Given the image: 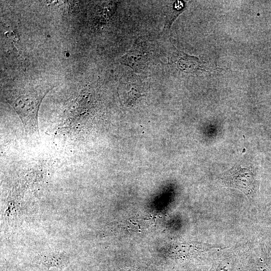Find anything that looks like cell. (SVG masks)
<instances>
[{
	"label": "cell",
	"mask_w": 271,
	"mask_h": 271,
	"mask_svg": "<svg viewBox=\"0 0 271 271\" xmlns=\"http://www.w3.org/2000/svg\"><path fill=\"white\" fill-rule=\"evenodd\" d=\"M50 89H30L12 92L7 102L19 116L27 136H39L38 112L43 98Z\"/></svg>",
	"instance_id": "6da1fadb"
},
{
	"label": "cell",
	"mask_w": 271,
	"mask_h": 271,
	"mask_svg": "<svg viewBox=\"0 0 271 271\" xmlns=\"http://www.w3.org/2000/svg\"><path fill=\"white\" fill-rule=\"evenodd\" d=\"M223 186L239 190L248 199H252L256 191V181L252 170L236 165L222 174L218 178Z\"/></svg>",
	"instance_id": "7a4b0ae2"
},
{
	"label": "cell",
	"mask_w": 271,
	"mask_h": 271,
	"mask_svg": "<svg viewBox=\"0 0 271 271\" xmlns=\"http://www.w3.org/2000/svg\"><path fill=\"white\" fill-rule=\"evenodd\" d=\"M146 55L139 47H134L129 50L121 59L123 64L134 70L142 68L146 62Z\"/></svg>",
	"instance_id": "3957f363"
},
{
	"label": "cell",
	"mask_w": 271,
	"mask_h": 271,
	"mask_svg": "<svg viewBox=\"0 0 271 271\" xmlns=\"http://www.w3.org/2000/svg\"><path fill=\"white\" fill-rule=\"evenodd\" d=\"M178 54L179 56L177 62V67L179 69L194 71L193 70L201 68V63L198 58L190 56L181 51H178Z\"/></svg>",
	"instance_id": "277c9868"
},
{
	"label": "cell",
	"mask_w": 271,
	"mask_h": 271,
	"mask_svg": "<svg viewBox=\"0 0 271 271\" xmlns=\"http://www.w3.org/2000/svg\"><path fill=\"white\" fill-rule=\"evenodd\" d=\"M43 263L48 268L56 267L63 268L68 263L66 257L59 254H52L46 255L43 259Z\"/></svg>",
	"instance_id": "5b68a950"
},
{
	"label": "cell",
	"mask_w": 271,
	"mask_h": 271,
	"mask_svg": "<svg viewBox=\"0 0 271 271\" xmlns=\"http://www.w3.org/2000/svg\"><path fill=\"white\" fill-rule=\"evenodd\" d=\"M177 4L178 1L174 3L173 6L167 11L166 14L165 23L163 30V32H166L170 29V26L175 19L182 11V10L183 7H178Z\"/></svg>",
	"instance_id": "8992f818"
}]
</instances>
